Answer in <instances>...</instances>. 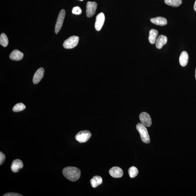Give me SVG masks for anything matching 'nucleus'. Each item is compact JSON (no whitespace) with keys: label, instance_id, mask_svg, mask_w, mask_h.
<instances>
[{"label":"nucleus","instance_id":"7","mask_svg":"<svg viewBox=\"0 0 196 196\" xmlns=\"http://www.w3.org/2000/svg\"><path fill=\"white\" fill-rule=\"evenodd\" d=\"M105 20V17L103 13L101 12L96 17L95 28L97 31H99L102 28Z\"/></svg>","mask_w":196,"mask_h":196},{"label":"nucleus","instance_id":"16","mask_svg":"<svg viewBox=\"0 0 196 196\" xmlns=\"http://www.w3.org/2000/svg\"><path fill=\"white\" fill-rule=\"evenodd\" d=\"M158 34V30L152 29L149 31V40L151 44H154L156 42Z\"/></svg>","mask_w":196,"mask_h":196},{"label":"nucleus","instance_id":"19","mask_svg":"<svg viewBox=\"0 0 196 196\" xmlns=\"http://www.w3.org/2000/svg\"><path fill=\"white\" fill-rule=\"evenodd\" d=\"M0 44L4 47H6L9 44V41L7 35L2 33L0 36Z\"/></svg>","mask_w":196,"mask_h":196},{"label":"nucleus","instance_id":"14","mask_svg":"<svg viewBox=\"0 0 196 196\" xmlns=\"http://www.w3.org/2000/svg\"><path fill=\"white\" fill-rule=\"evenodd\" d=\"M24 54L23 53L21 52L18 50H14L11 53L9 58L12 60L19 61L23 58Z\"/></svg>","mask_w":196,"mask_h":196},{"label":"nucleus","instance_id":"8","mask_svg":"<svg viewBox=\"0 0 196 196\" xmlns=\"http://www.w3.org/2000/svg\"><path fill=\"white\" fill-rule=\"evenodd\" d=\"M139 119L141 123L144 126L150 127L152 125V120L150 115L147 112H143L139 115Z\"/></svg>","mask_w":196,"mask_h":196},{"label":"nucleus","instance_id":"2","mask_svg":"<svg viewBox=\"0 0 196 196\" xmlns=\"http://www.w3.org/2000/svg\"><path fill=\"white\" fill-rule=\"evenodd\" d=\"M136 128L140 135L143 142L144 143L149 144L150 141V136L145 126L142 123H139L136 125Z\"/></svg>","mask_w":196,"mask_h":196},{"label":"nucleus","instance_id":"6","mask_svg":"<svg viewBox=\"0 0 196 196\" xmlns=\"http://www.w3.org/2000/svg\"><path fill=\"white\" fill-rule=\"evenodd\" d=\"M97 4L96 2L88 1L86 6L87 17H91L94 15L97 9Z\"/></svg>","mask_w":196,"mask_h":196},{"label":"nucleus","instance_id":"26","mask_svg":"<svg viewBox=\"0 0 196 196\" xmlns=\"http://www.w3.org/2000/svg\"><path fill=\"white\" fill-rule=\"evenodd\" d=\"M195 78H196V70H195Z\"/></svg>","mask_w":196,"mask_h":196},{"label":"nucleus","instance_id":"21","mask_svg":"<svg viewBox=\"0 0 196 196\" xmlns=\"http://www.w3.org/2000/svg\"><path fill=\"white\" fill-rule=\"evenodd\" d=\"M25 106L22 103H19L16 104L12 109L13 111L15 112L22 111L25 110Z\"/></svg>","mask_w":196,"mask_h":196},{"label":"nucleus","instance_id":"3","mask_svg":"<svg viewBox=\"0 0 196 196\" xmlns=\"http://www.w3.org/2000/svg\"><path fill=\"white\" fill-rule=\"evenodd\" d=\"M79 39V38L78 36H70V38L64 41L63 46L66 49H73L78 45Z\"/></svg>","mask_w":196,"mask_h":196},{"label":"nucleus","instance_id":"23","mask_svg":"<svg viewBox=\"0 0 196 196\" xmlns=\"http://www.w3.org/2000/svg\"><path fill=\"white\" fill-rule=\"evenodd\" d=\"M6 157L2 152H0V165L2 164L5 160Z\"/></svg>","mask_w":196,"mask_h":196},{"label":"nucleus","instance_id":"27","mask_svg":"<svg viewBox=\"0 0 196 196\" xmlns=\"http://www.w3.org/2000/svg\"><path fill=\"white\" fill-rule=\"evenodd\" d=\"M79 1H83V0H79Z\"/></svg>","mask_w":196,"mask_h":196},{"label":"nucleus","instance_id":"12","mask_svg":"<svg viewBox=\"0 0 196 196\" xmlns=\"http://www.w3.org/2000/svg\"><path fill=\"white\" fill-rule=\"evenodd\" d=\"M167 41H168V38L166 36L162 35H160L157 38L156 41V47L159 49H162L163 46L166 44Z\"/></svg>","mask_w":196,"mask_h":196},{"label":"nucleus","instance_id":"17","mask_svg":"<svg viewBox=\"0 0 196 196\" xmlns=\"http://www.w3.org/2000/svg\"><path fill=\"white\" fill-rule=\"evenodd\" d=\"M91 186L93 187L96 188L102 184V179L99 176H95L91 180Z\"/></svg>","mask_w":196,"mask_h":196},{"label":"nucleus","instance_id":"22","mask_svg":"<svg viewBox=\"0 0 196 196\" xmlns=\"http://www.w3.org/2000/svg\"><path fill=\"white\" fill-rule=\"evenodd\" d=\"M82 12V11L81 8L78 6L73 7L72 10V13L75 15H80L81 14Z\"/></svg>","mask_w":196,"mask_h":196},{"label":"nucleus","instance_id":"11","mask_svg":"<svg viewBox=\"0 0 196 196\" xmlns=\"http://www.w3.org/2000/svg\"><path fill=\"white\" fill-rule=\"evenodd\" d=\"M44 70L43 68H41L38 69L35 73L33 78V82L35 84H37L44 76Z\"/></svg>","mask_w":196,"mask_h":196},{"label":"nucleus","instance_id":"20","mask_svg":"<svg viewBox=\"0 0 196 196\" xmlns=\"http://www.w3.org/2000/svg\"><path fill=\"white\" fill-rule=\"evenodd\" d=\"M128 173L130 177L134 178L137 176L138 173H139V170L136 167L132 166L129 168Z\"/></svg>","mask_w":196,"mask_h":196},{"label":"nucleus","instance_id":"13","mask_svg":"<svg viewBox=\"0 0 196 196\" xmlns=\"http://www.w3.org/2000/svg\"><path fill=\"white\" fill-rule=\"evenodd\" d=\"M150 21L155 25H160V26H164V25H166L168 23L166 18L161 17L151 18Z\"/></svg>","mask_w":196,"mask_h":196},{"label":"nucleus","instance_id":"10","mask_svg":"<svg viewBox=\"0 0 196 196\" xmlns=\"http://www.w3.org/2000/svg\"><path fill=\"white\" fill-rule=\"evenodd\" d=\"M23 167V164L21 160L16 159L12 162L11 168L12 171L14 173H17Z\"/></svg>","mask_w":196,"mask_h":196},{"label":"nucleus","instance_id":"1","mask_svg":"<svg viewBox=\"0 0 196 196\" xmlns=\"http://www.w3.org/2000/svg\"><path fill=\"white\" fill-rule=\"evenodd\" d=\"M62 173L66 178L72 181H78L81 176L80 170L75 167L69 166L64 168Z\"/></svg>","mask_w":196,"mask_h":196},{"label":"nucleus","instance_id":"25","mask_svg":"<svg viewBox=\"0 0 196 196\" xmlns=\"http://www.w3.org/2000/svg\"><path fill=\"white\" fill-rule=\"evenodd\" d=\"M194 10H195V12H196V0L195 1V4H194Z\"/></svg>","mask_w":196,"mask_h":196},{"label":"nucleus","instance_id":"18","mask_svg":"<svg viewBox=\"0 0 196 196\" xmlns=\"http://www.w3.org/2000/svg\"><path fill=\"white\" fill-rule=\"evenodd\" d=\"M165 3L168 5L173 7H178L182 4L181 0H165Z\"/></svg>","mask_w":196,"mask_h":196},{"label":"nucleus","instance_id":"5","mask_svg":"<svg viewBox=\"0 0 196 196\" xmlns=\"http://www.w3.org/2000/svg\"><path fill=\"white\" fill-rule=\"evenodd\" d=\"M65 15V10L63 9H62L59 12L55 25L54 32L57 34L60 31L61 29L62 28Z\"/></svg>","mask_w":196,"mask_h":196},{"label":"nucleus","instance_id":"24","mask_svg":"<svg viewBox=\"0 0 196 196\" xmlns=\"http://www.w3.org/2000/svg\"><path fill=\"white\" fill-rule=\"evenodd\" d=\"M3 196H23L21 194L17 193L9 192L4 194Z\"/></svg>","mask_w":196,"mask_h":196},{"label":"nucleus","instance_id":"15","mask_svg":"<svg viewBox=\"0 0 196 196\" xmlns=\"http://www.w3.org/2000/svg\"><path fill=\"white\" fill-rule=\"evenodd\" d=\"M189 61V55L185 51H183L180 56L179 62L180 64L182 67L186 66L187 65Z\"/></svg>","mask_w":196,"mask_h":196},{"label":"nucleus","instance_id":"9","mask_svg":"<svg viewBox=\"0 0 196 196\" xmlns=\"http://www.w3.org/2000/svg\"><path fill=\"white\" fill-rule=\"evenodd\" d=\"M109 173L110 176L115 178H120L122 177L123 175V170L119 167L115 166L110 168Z\"/></svg>","mask_w":196,"mask_h":196},{"label":"nucleus","instance_id":"4","mask_svg":"<svg viewBox=\"0 0 196 196\" xmlns=\"http://www.w3.org/2000/svg\"><path fill=\"white\" fill-rule=\"evenodd\" d=\"M91 136V133L89 131H81L76 135L75 139L80 143H85L89 140Z\"/></svg>","mask_w":196,"mask_h":196}]
</instances>
